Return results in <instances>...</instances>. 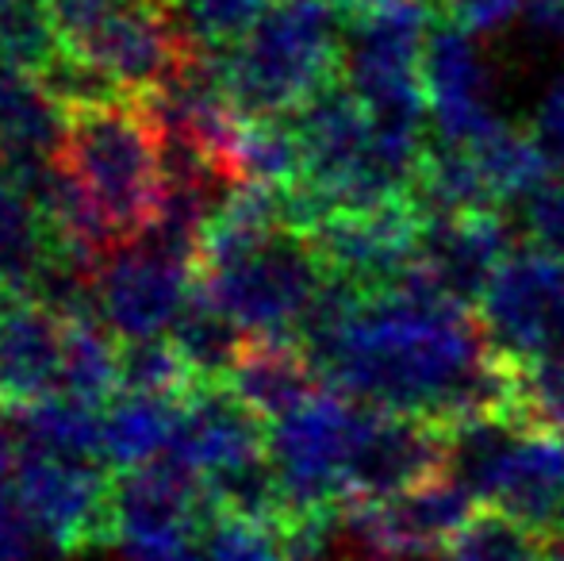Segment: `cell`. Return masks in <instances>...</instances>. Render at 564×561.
Segmentation results:
<instances>
[{"mask_svg": "<svg viewBox=\"0 0 564 561\" xmlns=\"http://www.w3.org/2000/svg\"><path fill=\"white\" fill-rule=\"evenodd\" d=\"M300 346L319 381L357 404L446 431L511 412V374L473 304L415 270L388 292H354L330 278Z\"/></svg>", "mask_w": 564, "mask_h": 561, "instance_id": "obj_1", "label": "cell"}, {"mask_svg": "<svg viewBox=\"0 0 564 561\" xmlns=\"http://www.w3.org/2000/svg\"><path fill=\"white\" fill-rule=\"evenodd\" d=\"M58 162L93 204L112 247L158 227L165 212V131L158 108L108 93L66 100Z\"/></svg>", "mask_w": 564, "mask_h": 561, "instance_id": "obj_2", "label": "cell"}, {"mask_svg": "<svg viewBox=\"0 0 564 561\" xmlns=\"http://www.w3.org/2000/svg\"><path fill=\"white\" fill-rule=\"evenodd\" d=\"M330 0H269L224 54H204L227 100L250 120H284L338 82L341 23Z\"/></svg>", "mask_w": 564, "mask_h": 561, "instance_id": "obj_3", "label": "cell"}, {"mask_svg": "<svg viewBox=\"0 0 564 561\" xmlns=\"http://www.w3.org/2000/svg\"><path fill=\"white\" fill-rule=\"evenodd\" d=\"M58 58L105 89L165 93L200 54L185 39L173 0H43Z\"/></svg>", "mask_w": 564, "mask_h": 561, "instance_id": "obj_4", "label": "cell"}, {"mask_svg": "<svg viewBox=\"0 0 564 561\" xmlns=\"http://www.w3.org/2000/svg\"><path fill=\"white\" fill-rule=\"evenodd\" d=\"M438 15V0H365L341 12L338 82L384 128L431 131L423 58Z\"/></svg>", "mask_w": 564, "mask_h": 561, "instance_id": "obj_5", "label": "cell"}, {"mask_svg": "<svg viewBox=\"0 0 564 561\" xmlns=\"http://www.w3.org/2000/svg\"><path fill=\"white\" fill-rule=\"evenodd\" d=\"M369 404L319 389L269 423V457L281 488V527L338 516L349 504V470ZM276 527V531H281Z\"/></svg>", "mask_w": 564, "mask_h": 561, "instance_id": "obj_6", "label": "cell"}, {"mask_svg": "<svg viewBox=\"0 0 564 561\" xmlns=\"http://www.w3.org/2000/svg\"><path fill=\"white\" fill-rule=\"evenodd\" d=\"M12 493L62 558H82L119 542L112 465L51 454L28 442Z\"/></svg>", "mask_w": 564, "mask_h": 561, "instance_id": "obj_7", "label": "cell"}, {"mask_svg": "<svg viewBox=\"0 0 564 561\" xmlns=\"http://www.w3.org/2000/svg\"><path fill=\"white\" fill-rule=\"evenodd\" d=\"M89 296L119 343L165 338L196 296V262L158 235H142L97 266Z\"/></svg>", "mask_w": 564, "mask_h": 561, "instance_id": "obj_8", "label": "cell"}, {"mask_svg": "<svg viewBox=\"0 0 564 561\" xmlns=\"http://www.w3.org/2000/svg\"><path fill=\"white\" fill-rule=\"evenodd\" d=\"M212 519L216 508L200 477L173 454L116 470V547L131 561H165L196 547Z\"/></svg>", "mask_w": 564, "mask_h": 561, "instance_id": "obj_9", "label": "cell"}, {"mask_svg": "<svg viewBox=\"0 0 564 561\" xmlns=\"http://www.w3.org/2000/svg\"><path fill=\"white\" fill-rule=\"evenodd\" d=\"M476 315L507 362L564 354V262L519 247L484 289Z\"/></svg>", "mask_w": 564, "mask_h": 561, "instance_id": "obj_10", "label": "cell"}, {"mask_svg": "<svg viewBox=\"0 0 564 561\" xmlns=\"http://www.w3.org/2000/svg\"><path fill=\"white\" fill-rule=\"evenodd\" d=\"M480 500L460 477H434L408 493L384 500L349 504L341 516L361 547H369L380 561H419L449 547L468 519L476 516Z\"/></svg>", "mask_w": 564, "mask_h": 561, "instance_id": "obj_11", "label": "cell"}, {"mask_svg": "<svg viewBox=\"0 0 564 561\" xmlns=\"http://www.w3.org/2000/svg\"><path fill=\"white\" fill-rule=\"evenodd\" d=\"M423 85L431 136L442 142L468 147L503 123L496 112V82H491V62L480 46V35L446 15H438L426 43Z\"/></svg>", "mask_w": 564, "mask_h": 561, "instance_id": "obj_12", "label": "cell"}, {"mask_svg": "<svg viewBox=\"0 0 564 561\" xmlns=\"http://www.w3.org/2000/svg\"><path fill=\"white\" fill-rule=\"evenodd\" d=\"M514 224L499 208L484 212H419V270L460 304H480L499 266L519 247Z\"/></svg>", "mask_w": 564, "mask_h": 561, "instance_id": "obj_13", "label": "cell"}, {"mask_svg": "<svg viewBox=\"0 0 564 561\" xmlns=\"http://www.w3.org/2000/svg\"><path fill=\"white\" fill-rule=\"evenodd\" d=\"M66 308L43 292L0 289V404H35L62 392Z\"/></svg>", "mask_w": 564, "mask_h": 561, "instance_id": "obj_14", "label": "cell"}, {"mask_svg": "<svg viewBox=\"0 0 564 561\" xmlns=\"http://www.w3.org/2000/svg\"><path fill=\"white\" fill-rule=\"evenodd\" d=\"M66 139V97L46 69L0 58V162L35 185Z\"/></svg>", "mask_w": 564, "mask_h": 561, "instance_id": "obj_15", "label": "cell"}, {"mask_svg": "<svg viewBox=\"0 0 564 561\" xmlns=\"http://www.w3.org/2000/svg\"><path fill=\"white\" fill-rule=\"evenodd\" d=\"M224 385L265 423L289 416L312 392L323 389L315 362L292 338H246Z\"/></svg>", "mask_w": 564, "mask_h": 561, "instance_id": "obj_16", "label": "cell"}, {"mask_svg": "<svg viewBox=\"0 0 564 561\" xmlns=\"http://www.w3.org/2000/svg\"><path fill=\"white\" fill-rule=\"evenodd\" d=\"M58 250L39 196L0 162V289L39 292L54 270Z\"/></svg>", "mask_w": 564, "mask_h": 561, "instance_id": "obj_17", "label": "cell"}, {"mask_svg": "<svg viewBox=\"0 0 564 561\" xmlns=\"http://www.w3.org/2000/svg\"><path fill=\"white\" fill-rule=\"evenodd\" d=\"M181 400L185 397H173V392L119 389L105 408V462L112 470H134L170 454Z\"/></svg>", "mask_w": 564, "mask_h": 561, "instance_id": "obj_18", "label": "cell"}, {"mask_svg": "<svg viewBox=\"0 0 564 561\" xmlns=\"http://www.w3.org/2000/svg\"><path fill=\"white\" fill-rule=\"evenodd\" d=\"M561 542L534 524L480 504L468 527L442 550V561H557Z\"/></svg>", "mask_w": 564, "mask_h": 561, "instance_id": "obj_19", "label": "cell"}, {"mask_svg": "<svg viewBox=\"0 0 564 561\" xmlns=\"http://www.w3.org/2000/svg\"><path fill=\"white\" fill-rule=\"evenodd\" d=\"M265 8L269 0H173L185 39L196 54H208V58L230 51L261 20Z\"/></svg>", "mask_w": 564, "mask_h": 561, "instance_id": "obj_20", "label": "cell"}, {"mask_svg": "<svg viewBox=\"0 0 564 561\" xmlns=\"http://www.w3.org/2000/svg\"><path fill=\"white\" fill-rule=\"evenodd\" d=\"M514 235L522 247L564 262V173H550L514 204Z\"/></svg>", "mask_w": 564, "mask_h": 561, "instance_id": "obj_21", "label": "cell"}, {"mask_svg": "<svg viewBox=\"0 0 564 561\" xmlns=\"http://www.w3.org/2000/svg\"><path fill=\"white\" fill-rule=\"evenodd\" d=\"M204 558L208 561H289L281 535L265 524L216 516L204 531Z\"/></svg>", "mask_w": 564, "mask_h": 561, "instance_id": "obj_22", "label": "cell"}, {"mask_svg": "<svg viewBox=\"0 0 564 561\" xmlns=\"http://www.w3.org/2000/svg\"><path fill=\"white\" fill-rule=\"evenodd\" d=\"M54 558L62 554L43 539L35 519L20 504V496L12 488H0V561H54Z\"/></svg>", "mask_w": 564, "mask_h": 561, "instance_id": "obj_23", "label": "cell"}, {"mask_svg": "<svg viewBox=\"0 0 564 561\" xmlns=\"http://www.w3.org/2000/svg\"><path fill=\"white\" fill-rule=\"evenodd\" d=\"M442 15L473 35H496L511 28L514 15H527V0H438Z\"/></svg>", "mask_w": 564, "mask_h": 561, "instance_id": "obj_24", "label": "cell"}, {"mask_svg": "<svg viewBox=\"0 0 564 561\" xmlns=\"http://www.w3.org/2000/svg\"><path fill=\"white\" fill-rule=\"evenodd\" d=\"M335 8H341V12H349V8H357V4H365V0H330Z\"/></svg>", "mask_w": 564, "mask_h": 561, "instance_id": "obj_25", "label": "cell"}]
</instances>
